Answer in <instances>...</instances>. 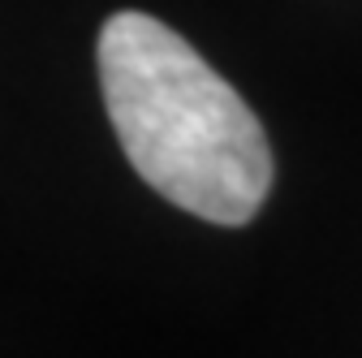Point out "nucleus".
Returning <instances> with one entry per match:
<instances>
[{"instance_id": "1", "label": "nucleus", "mask_w": 362, "mask_h": 358, "mask_svg": "<svg viewBox=\"0 0 362 358\" xmlns=\"http://www.w3.org/2000/svg\"><path fill=\"white\" fill-rule=\"evenodd\" d=\"M100 91L143 182L211 225H246L272 195V147L250 104L173 26L121 9L100 30Z\"/></svg>"}]
</instances>
